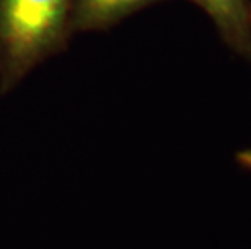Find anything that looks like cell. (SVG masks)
Returning <instances> with one entry per match:
<instances>
[{
	"mask_svg": "<svg viewBox=\"0 0 251 249\" xmlns=\"http://www.w3.org/2000/svg\"><path fill=\"white\" fill-rule=\"evenodd\" d=\"M162 0H73V34L105 31L140 10Z\"/></svg>",
	"mask_w": 251,
	"mask_h": 249,
	"instance_id": "cell-3",
	"label": "cell"
},
{
	"mask_svg": "<svg viewBox=\"0 0 251 249\" xmlns=\"http://www.w3.org/2000/svg\"><path fill=\"white\" fill-rule=\"evenodd\" d=\"M73 0H0V94L65 50Z\"/></svg>",
	"mask_w": 251,
	"mask_h": 249,
	"instance_id": "cell-1",
	"label": "cell"
},
{
	"mask_svg": "<svg viewBox=\"0 0 251 249\" xmlns=\"http://www.w3.org/2000/svg\"><path fill=\"white\" fill-rule=\"evenodd\" d=\"M212 20L235 54L251 62V0H191Z\"/></svg>",
	"mask_w": 251,
	"mask_h": 249,
	"instance_id": "cell-2",
	"label": "cell"
},
{
	"mask_svg": "<svg viewBox=\"0 0 251 249\" xmlns=\"http://www.w3.org/2000/svg\"><path fill=\"white\" fill-rule=\"evenodd\" d=\"M235 158H237V162L240 163V165H243L245 168L251 170V149H245V151L237 152Z\"/></svg>",
	"mask_w": 251,
	"mask_h": 249,
	"instance_id": "cell-4",
	"label": "cell"
}]
</instances>
